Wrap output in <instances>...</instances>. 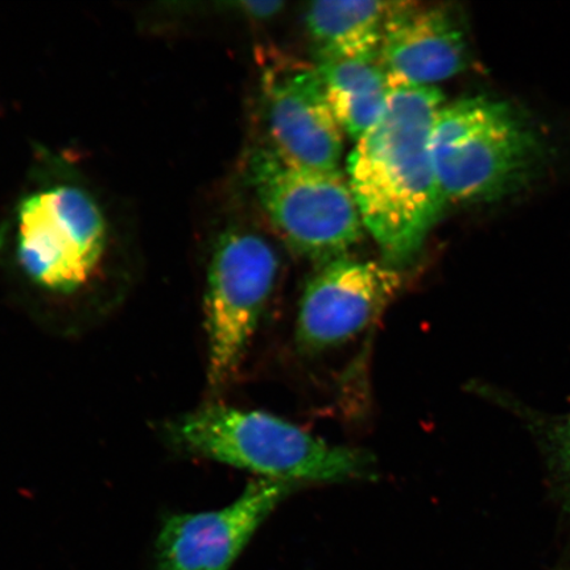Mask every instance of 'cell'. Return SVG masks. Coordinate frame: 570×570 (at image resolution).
<instances>
[{
	"instance_id": "cell-1",
	"label": "cell",
	"mask_w": 570,
	"mask_h": 570,
	"mask_svg": "<svg viewBox=\"0 0 570 570\" xmlns=\"http://www.w3.org/2000/svg\"><path fill=\"white\" fill-rule=\"evenodd\" d=\"M139 268L117 197L75 156L36 149L0 217V273L21 308L63 336L88 332L124 305Z\"/></svg>"
},
{
	"instance_id": "cell-2",
	"label": "cell",
	"mask_w": 570,
	"mask_h": 570,
	"mask_svg": "<svg viewBox=\"0 0 570 570\" xmlns=\"http://www.w3.org/2000/svg\"><path fill=\"white\" fill-rule=\"evenodd\" d=\"M443 106L438 88L394 85L381 118L348 156L347 183L363 226L383 263L401 273L446 204L431 154L432 128Z\"/></svg>"
},
{
	"instance_id": "cell-3",
	"label": "cell",
	"mask_w": 570,
	"mask_h": 570,
	"mask_svg": "<svg viewBox=\"0 0 570 570\" xmlns=\"http://www.w3.org/2000/svg\"><path fill=\"white\" fill-rule=\"evenodd\" d=\"M170 451L247 470L258 479L301 484L372 479L375 462L361 449L326 443L262 411L204 404L161 425Z\"/></svg>"
},
{
	"instance_id": "cell-4",
	"label": "cell",
	"mask_w": 570,
	"mask_h": 570,
	"mask_svg": "<svg viewBox=\"0 0 570 570\" xmlns=\"http://www.w3.org/2000/svg\"><path fill=\"white\" fill-rule=\"evenodd\" d=\"M431 154L446 204L495 202L525 189L544 173L550 147L517 106L488 96L441 107Z\"/></svg>"
},
{
	"instance_id": "cell-5",
	"label": "cell",
	"mask_w": 570,
	"mask_h": 570,
	"mask_svg": "<svg viewBox=\"0 0 570 570\" xmlns=\"http://www.w3.org/2000/svg\"><path fill=\"white\" fill-rule=\"evenodd\" d=\"M279 261L252 230L229 226L213 240L205 271L206 383L218 395L238 375L271 294Z\"/></svg>"
},
{
	"instance_id": "cell-6",
	"label": "cell",
	"mask_w": 570,
	"mask_h": 570,
	"mask_svg": "<svg viewBox=\"0 0 570 570\" xmlns=\"http://www.w3.org/2000/svg\"><path fill=\"white\" fill-rule=\"evenodd\" d=\"M247 176L269 223L296 254L321 265L362 239L365 226L341 170L296 166L265 146L249 158Z\"/></svg>"
},
{
	"instance_id": "cell-7",
	"label": "cell",
	"mask_w": 570,
	"mask_h": 570,
	"mask_svg": "<svg viewBox=\"0 0 570 570\" xmlns=\"http://www.w3.org/2000/svg\"><path fill=\"white\" fill-rule=\"evenodd\" d=\"M401 271L386 263L348 258L321 263L298 305L296 342L316 353L366 331L401 291Z\"/></svg>"
},
{
	"instance_id": "cell-8",
	"label": "cell",
	"mask_w": 570,
	"mask_h": 570,
	"mask_svg": "<svg viewBox=\"0 0 570 570\" xmlns=\"http://www.w3.org/2000/svg\"><path fill=\"white\" fill-rule=\"evenodd\" d=\"M268 145L296 166L338 173L344 131L316 66L275 56L262 75Z\"/></svg>"
},
{
	"instance_id": "cell-9",
	"label": "cell",
	"mask_w": 570,
	"mask_h": 570,
	"mask_svg": "<svg viewBox=\"0 0 570 570\" xmlns=\"http://www.w3.org/2000/svg\"><path fill=\"white\" fill-rule=\"evenodd\" d=\"M301 484L256 479L233 503L163 520L156 570H230L259 527Z\"/></svg>"
},
{
	"instance_id": "cell-10",
	"label": "cell",
	"mask_w": 570,
	"mask_h": 570,
	"mask_svg": "<svg viewBox=\"0 0 570 570\" xmlns=\"http://www.w3.org/2000/svg\"><path fill=\"white\" fill-rule=\"evenodd\" d=\"M394 85L432 87L465 70L470 60L465 27L446 6L397 2L380 49Z\"/></svg>"
},
{
	"instance_id": "cell-11",
	"label": "cell",
	"mask_w": 570,
	"mask_h": 570,
	"mask_svg": "<svg viewBox=\"0 0 570 570\" xmlns=\"http://www.w3.org/2000/svg\"><path fill=\"white\" fill-rule=\"evenodd\" d=\"M316 68L342 131L360 140L381 118L394 89L381 55L317 60Z\"/></svg>"
},
{
	"instance_id": "cell-12",
	"label": "cell",
	"mask_w": 570,
	"mask_h": 570,
	"mask_svg": "<svg viewBox=\"0 0 570 570\" xmlns=\"http://www.w3.org/2000/svg\"><path fill=\"white\" fill-rule=\"evenodd\" d=\"M397 2H316L306 11V30L317 60L380 53L384 28Z\"/></svg>"
},
{
	"instance_id": "cell-13",
	"label": "cell",
	"mask_w": 570,
	"mask_h": 570,
	"mask_svg": "<svg viewBox=\"0 0 570 570\" xmlns=\"http://www.w3.org/2000/svg\"><path fill=\"white\" fill-rule=\"evenodd\" d=\"M548 443H550L556 465L559 468L560 479L564 483L570 499V413L552 423L550 431H548Z\"/></svg>"
},
{
	"instance_id": "cell-14",
	"label": "cell",
	"mask_w": 570,
	"mask_h": 570,
	"mask_svg": "<svg viewBox=\"0 0 570 570\" xmlns=\"http://www.w3.org/2000/svg\"><path fill=\"white\" fill-rule=\"evenodd\" d=\"M233 6L249 18L263 20L275 17L285 4L282 0H245Z\"/></svg>"
}]
</instances>
